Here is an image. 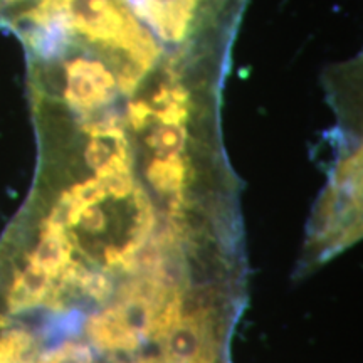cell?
Instances as JSON below:
<instances>
[{
	"label": "cell",
	"mask_w": 363,
	"mask_h": 363,
	"mask_svg": "<svg viewBox=\"0 0 363 363\" xmlns=\"http://www.w3.org/2000/svg\"><path fill=\"white\" fill-rule=\"evenodd\" d=\"M138 363H155V362H138Z\"/></svg>",
	"instance_id": "5b68a950"
},
{
	"label": "cell",
	"mask_w": 363,
	"mask_h": 363,
	"mask_svg": "<svg viewBox=\"0 0 363 363\" xmlns=\"http://www.w3.org/2000/svg\"><path fill=\"white\" fill-rule=\"evenodd\" d=\"M89 338L103 350H135L142 343V337L128 323L120 306L104 310L91 316L88 321Z\"/></svg>",
	"instance_id": "7a4b0ae2"
},
{
	"label": "cell",
	"mask_w": 363,
	"mask_h": 363,
	"mask_svg": "<svg viewBox=\"0 0 363 363\" xmlns=\"http://www.w3.org/2000/svg\"><path fill=\"white\" fill-rule=\"evenodd\" d=\"M38 363H91L88 348L78 343H66L45 352Z\"/></svg>",
	"instance_id": "3957f363"
},
{
	"label": "cell",
	"mask_w": 363,
	"mask_h": 363,
	"mask_svg": "<svg viewBox=\"0 0 363 363\" xmlns=\"http://www.w3.org/2000/svg\"><path fill=\"white\" fill-rule=\"evenodd\" d=\"M167 363H212L214 350L208 347L207 323L189 316L177 323L167 335Z\"/></svg>",
	"instance_id": "6da1fadb"
},
{
	"label": "cell",
	"mask_w": 363,
	"mask_h": 363,
	"mask_svg": "<svg viewBox=\"0 0 363 363\" xmlns=\"http://www.w3.org/2000/svg\"><path fill=\"white\" fill-rule=\"evenodd\" d=\"M12 0H0V13H2L6 9L9 7V4H11Z\"/></svg>",
	"instance_id": "277c9868"
}]
</instances>
